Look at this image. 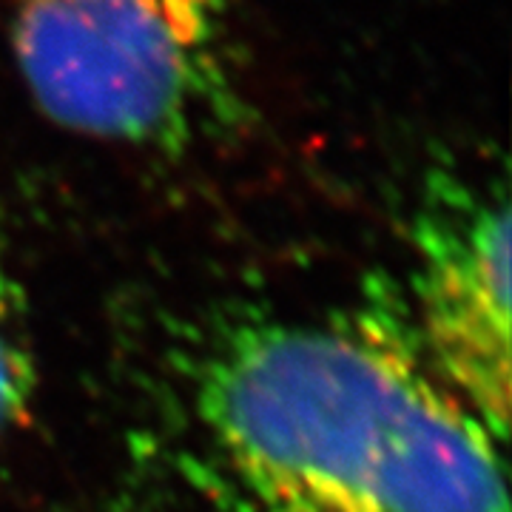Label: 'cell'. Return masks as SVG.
<instances>
[{
  "mask_svg": "<svg viewBox=\"0 0 512 512\" xmlns=\"http://www.w3.org/2000/svg\"><path fill=\"white\" fill-rule=\"evenodd\" d=\"M35 359L26 322V302L0 245V436L32 399Z\"/></svg>",
  "mask_w": 512,
  "mask_h": 512,
  "instance_id": "cell-4",
  "label": "cell"
},
{
  "mask_svg": "<svg viewBox=\"0 0 512 512\" xmlns=\"http://www.w3.org/2000/svg\"><path fill=\"white\" fill-rule=\"evenodd\" d=\"M26 92L55 126L183 154L248 120L231 0H9Z\"/></svg>",
  "mask_w": 512,
  "mask_h": 512,
  "instance_id": "cell-2",
  "label": "cell"
},
{
  "mask_svg": "<svg viewBox=\"0 0 512 512\" xmlns=\"http://www.w3.org/2000/svg\"><path fill=\"white\" fill-rule=\"evenodd\" d=\"M427 362L507 439L510 421V200L504 183L430 168L410 214L399 288Z\"/></svg>",
  "mask_w": 512,
  "mask_h": 512,
  "instance_id": "cell-3",
  "label": "cell"
},
{
  "mask_svg": "<svg viewBox=\"0 0 512 512\" xmlns=\"http://www.w3.org/2000/svg\"><path fill=\"white\" fill-rule=\"evenodd\" d=\"M214 512H510L504 441L427 362L399 291L239 313L183 370Z\"/></svg>",
  "mask_w": 512,
  "mask_h": 512,
  "instance_id": "cell-1",
  "label": "cell"
}]
</instances>
